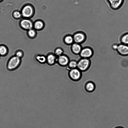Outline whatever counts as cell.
I'll return each mask as SVG.
<instances>
[{"mask_svg": "<svg viewBox=\"0 0 128 128\" xmlns=\"http://www.w3.org/2000/svg\"><path fill=\"white\" fill-rule=\"evenodd\" d=\"M36 58L37 60L41 63H44L46 61V58L43 56H38Z\"/></svg>", "mask_w": 128, "mask_h": 128, "instance_id": "obj_16", "label": "cell"}, {"mask_svg": "<svg viewBox=\"0 0 128 128\" xmlns=\"http://www.w3.org/2000/svg\"><path fill=\"white\" fill-rule=\"evenodd\" d=\"M28 33L29 36L31 37L34 36L35 34L34 30L31 29L29 30Z\"/></svg>", "mask_w": 128, "mask_h": 128, "instance_id": "obj_23", "label": "cell"}, {"mask_svg": "<svg viewBox=\"0 0 128 128\" xmlns=\"http://www.w3.org/2000/svg\"><path fill=\"white\" fill-rule=\"evenodd\" d=\"M46 61L50 65H52L56 60V57L54 54H51L48 55L46 57Z\"/></svg>", "mask_w": 128, "mask_h": 128, "instance_id": "obj_13", "label": "cell"}, {"mask_svg": "<svg viewBox=\"0 0 128 128\" xmlns=\"http://www.w3.org/2000/svg\"><path fill=\"white\" fill-rule=\"evenodd\" d=\"M82 49V47L80 44L76 43L73 44L72 46V50L75 54H80Z\"/></svg>", "mask_w": 128, "mask_h": 128, "instance_id": "obj_12", "label": "cell"}, {"mask_svg": "<svg viewBox=\"0 0 128 128\" xmlns=\"http://www.w3.org/2000/svg\"><path fill=\"white\" fill-rule=\"evenodd\" d=\"M123 128L122 127H117L116 128Z\"/></svg>", "mask_w": 128, "mask_h": 128, "instance_id": "obj_25", "label": "cell"}, {"mask_svg": "<svg viewBox=\"0 0 128 128\" xmlns=\"http://www.w3.org/2000/svg\"></svg>", "mask_w": 128, "mask_h": 128, "instance_id": "obj_26", "label": "cell"}, {"mask_svg": "<svg viewBox=\"0 0 128 128\" xmlns=\"http://www.w3.org/2000/svg\"><path fill=\"white\" fill-rule=\"evenodd\" d=\"M110 8L112 10L119 9L123 4L124 0H106Z\"/></svg>", "mask_w": 128, "mask_h": 128, "instance_id": "obj_4", "label": "cell"}, {"mask_svg": "<svg viewBox=\"0 0 128 128\" xmlns=\"http://www.w3.org/2000/svg\"><path fill=\"white\" fill-rule=\"evenodd\" d=\"M93 53L92 49L90 47L87 46L82 49L80 54L82 58L89 59L92 56Z\"/></svg>", "mask_w": 128, "mask_h": 128, "instance_id": "obj_3", "label": "cell"}, {"mask_svg": "<svg viewBox=\"0 0 128 128\" xmlns=\"http://www.w3.org/2000/svg\"><path fill=\"white\" fill-rule=\"evenodd\" d=\"M7 48L4 45L0 46V56H1L4 57L6 56L8 53Z\"/></svg>", "mask_w": 128, "mask_h": 128, "instance_id": "obj_14", "label": "cell"}, {"mask_svg": "<svg viewBox=\"0 0 128 128\" xmlns=\"http://www.w3.org/2000/svg\"><path fill=\"white\" fill-rule=\"evenodd\" d=\"M63 52L62 50L60 48H58L56 49L55 51V54H56L58 56H59L62 55Z\"/></svg>", "mask_w": 128, "mask_h": 128, "instance_id": "obj_21", "label": "cell"}, {"mask_svg": "<svg viewBox=\"0 0 128 128\" xmlns=\"http://www.w3.org/2000/svg\"><path fill=\"white\" fill-rule=\"evenodd\" d=\"M78 62L75 60H72L69 62L68 66L70 68H72L77 67Z\"/></svg>", "mask_w": 128, "mask_h": 128, "instance_id": "obj_17", "label": "cell"}, {"mask_svg": "<svg viewBox=\"0 0 128 128\" xmlns=\"http://www.w3.org/2000/svg\"><path fill=\"white\" fill-rule=\"evenodd\" d=\"M43 26L42 23L41 21H38L36 22L34 24L35 28L37 29H40Z\"/></svg>", "mask_w": 128, "mask_h": 128, "instance_id": "obj_19", "label": "cell"}, {"mask_svg": "<svg viewBox=\"0 0 128 128\" xmlns=\"http://www.w3.org/2000/svg\"><path fill=\"white\" fill-rule=\"evenodd\" d=\"M90 64L89 59L82 58L78 62L77 68L81 71H85L89 68Z\"/></svg>", "mask_w": 128, "mask_h": 128, "instance_id": "obj_2", "label": "cell"}, {"mask_svg": "<svg viewBox=\"0 0 128 128\" xmlns=\"http://www.w3.org/2000/svg\"><path fill=\"white\" fill-rule=\"evenodd\" d=\"M95 85L94 83L91 81L87 82L85 86L86 90L88 92H91L93 91L95 89Z\"/></svg>", "mask_w": 128, "mask_h": 128, "instance_id": "obj_11", "label": "cell"}, {"mask_svg": "<svg viewBox=\"0 0 128 128\" xmlns=\"http://www.w3.org/2000/svg\"><path fill=\"white\" fill-rule=\"evenodd\" d=\"M65 42L68 44L72 43L74 40L73 38L70 36H68L66 37L65 38Z\"/></svg>", "mask_w": 128, "mask_h": 128, "instance_id": "obj_20", "label": "cell"}, {"mask_svg": "<svg viewBox=\"0 0 128 128\" xmlns=\"http://www.w3.org/2000/svg\"><path fill=\"white\" fill-rule=\"evenodd\" d=\"M116 51L122 56H128V45L120 43L118 44Z\"/></svg>", "mask_w": 128, "mask_h": 128, "instance_id": "obj_7", "label": "cell"}, {"mask_svg": "<svg viewBox=\"0 0 128 128\" xmlns=\"http://www.w3.org/2000/svg\"><path fill=\"white\" fill-rule=\"evenodd\" d=\"M118 44L116 43L113 44L112 46V49L116 51L118 48Z\"/></svg>", "mask_w": 128, "mask_h": 128, "instance_id": "obj_24", "label": "cell"}, {"mask_svg": "<svg viewBox=\"0 0 128 128\" xmlns=\"http://www.w3.org/2000/svg\"><path fill=\"white\" fill-rule=\"evenodd\" d=\"M21 26L24 29L26 30L31 29L32 26V22L28 19H23L20 22Z\"/></svg>", "mask_w": 128, "mask_h": 128, "instance_id": "obj_9", "label": "cell"}, {"mask_svg": "<svg viewBox=\"0 0 128 128\" xmlns=\"http://www.w3.org/2000/svg\"><path fill=\"white\" fill-rule=\"evenodd\" d=\"M69 75L71 78L73 80L77 81L80 79L81 77V71L78 68H72L70 71Z\"/></svg>", "mask_w": 128, "mask_h": 128, "instance_id": "obj_5", "label": "cell"}, {"mask_svg": "<svg viewBox=\"0 0 128 128\" xmlns=\"http://www.w3.org/2000/svg\"><path fill=\"white\" fill-rule=\"evenodd\" d=\"M86 38V34L83 32H79L76 34L73 37L74 40L75 42L79 44L85 42Z\"/></svg>", "mask_w": 128, "mask_h": 128, "instance_id": "obj_6", "label": "cell"}, {"mask_svg": "<svg viewBox=\"0 0 128 128\" xmlns=\"http://www.w3.org/2000/svg\"><path fill=\"white\" fill-rule=\"evenodd\" d=\"M3 0H0V2L2 1Z\"/></svg>", "mask_w": 128, "mask_h": 128, "instance_id": "obj_27", "label": "cell"}, {"mask_svg": "<svg viewBox=\"0 0 128 128\" xmlns=\"http://www.w3.org/2000/svg\"><path fill=\"white\" fill-rule=\"evenodd\" d=\"M58 61L60 65L65 66L68 64L69 60L68 57L66 56L62 55L59 56Z\"/></svg>", "mask_w": 128, "mask_h": 128, "instance_id": "obj_10", "label": "cell"}, {"mask_svg": "<svg viewBox=\"0 0 128 128\" xmlns=\"http://www.w3.org/2000/svg\"><path fill=\"white\" fill-rule=\"evenodd\" d=\"M120 40L121 43L128 45V32L123 34L120 37Z\"/></svg>", "mask_w": 128, "mask_h": 128, "instance_id": "obj_15", "label": "cell"}, {"mask_svg": "<svg viewBox=\"0 0 128 128\" xmlns=\"http://www.w3.org/2000/svg\"></svg>", "mask_w": 128, "mask_h": 128, "instance_id": "obj_28", "label": "cell"}, {"mask_svg": "<svg viewBox=\"0 0 128 128\" xmlns=\"http://www.w3.org/2000/svg\"><path fill=\"white\" fill-rule=\"evenodd\" d=\"M21 62V59L14 55L12 56L9 58L7 62L6 69L9 71H14L18 68Z\"/></svg>", "mask_w": 128, "mask_h": 128, "instance_id": "obj_1", "label": "cell"}, {"mask_svg": "<svg viewBox=\"0 0 128 128\" xmlns=\"http://www.w3.org/2000/svg\"><path fill=\"white\" fill-rule=\"evenodd\" d=\"M14 55L22 59L24 56V54L22 51L18 50L15 52Z\"/></svg>", "mask_w": 128, "mask_h": 128, "instance_id": "obj_18", "label": "cell"}, {"mask_svg": "<svg viewBox=\"0 0 128 128\" xmlns=\"http://www.w3.org/2000/svg\"><path fill=\"white\" fill-rule=\"evenodd\" d=\"M32 9L31 6L29 5H26L22 8L21 14L24 17L28 18L32 15Z\"/></svg>", "mask_w": 128, "mask_h": 128, "instance_id": "obj_8", "label": "cell"}, {"mask_svg": "<svg viewBox=\"0 0 128 128\" xmlns=\"http://www.w3.org/2000/svg\"><path fill=\"white\" fill-rule=\"evenodd\" d=\"M21 14L18 11H16L13 14L14 16L16 18H20Z\"/></svg>", "mask_w": 128, "mask_h": 128, "instance_id": "obj_22", "label": "cell"}]
</instances>
